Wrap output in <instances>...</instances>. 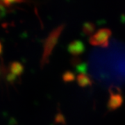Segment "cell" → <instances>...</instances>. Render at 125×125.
Instances as JSON below:
<instances>
[{"mask_svg": "<svg viewBox=\"0 0 125 125\" xmlns=\"http://www.w3.org/2000/svg\"><path fill=\"white\" fill-rule=\"evenodd\" d=\"M62 79L65 82H70L75 79V74L72 72L67 71L62 74Z\"/></svg>", "mask_w": 125, "mask_h": 125, "instance_id": "cell-8", "label": "cell"}, {"mask_svg": "<svg viewBox=\"0 0 125 125\" xmlns=\"http://www.w3.org/2000/svg\"><path fill=\"white\" fill-rule=\"evenodd\" d=\"M1 52H2V45H1V43L0 42V54L1 53Z\"/></svg>", "mask_w": 125, "mask_h": 125, "instance_id": "cell-9", "label": "cell"}, {"mask_svg": "<svg viewBox=\"0 0 125 125\" xmlns=\"http://www.w3.org/2000/svg\"><path fill=\"white\" fill-rule=\"evenodd\" d=\"M110 97L108 102L107 106L109 111L115 110L123 103V97L120 93V90L116 86L112 85L109 88Z\"/></svg>", "mask_w": 125, "mask_h": 125, "instance_id": "cell-3", "label": "cell"}, {"mask_svg": "<svg viewBox=\"0 0 125 125\" xmlns=\"http://www.w3.org/2000/svg\"><path fill=\"white\" fill-rule=\"evenodd\" d=\"M64 27L65 24H62L55 28L54 30L50 32L49 36H47V39L45 40L43 47V52L40 61V66L42 67H44L49 62V57L58 42V38L61 36L62 30L64 29Z\"/></svg>", "mask_w": 125, "mask_h": 125, "instance_id": "cell-1", "label": "cell"}, {"mask_svg": "<svg viewBox=\"0 0 125 125\" xmlns=\"http://www.w3.org/2000/svg\"><path fill=\"white\" fill-rule=\"evenodd\" d=\"M111 30L108 28H102L96 31L89 38L90 45L106 47L108 45L109 38L111 36Z\"/></svg>", "mask_w": 125, "mask_h": 125, "instance_id": "cell-2", "label": "cell"}, {"mask_svg": "<svg viewBox=\"0 0 125 125\" xmlns=\"http://www.w3.org/2000/svg\"><path fill=\"white\" fill-rule=\"evenodd\" d=\"M83 32L85 35H93V32L95 30V25L93 22H85L83 25Z\"/></svg>", "mask_w": 125, "mask_h": 125, "instance_id": "cell-7", "label": "cell"}, {"mask_svg": "<svg viewBox=\"0 0 125 125\" xmlns=\"http://www.w3.org/2000/svg\"><path fill=\"white\" fill-rule=\"evenodd\" d=\"M24 71V67L20 62L15 61L10 63V74L13 75L14 76H20L22 74Z\"/></svg>", "mask_w": 125, "mask_h": 125, "instance_id": "cell-5", "label": "cell"}, {"mask_svg": "<svg viewBox=\"0 0 125 125\" xmlns=\"http://www.w3.org/2000/svg\"><path fill=\"white\" fill-rule=\"evenodd\" d=\"M85 49L84 43L79 40H73L67 47L68 52L73 56H79L81 54Z\"/></svg>", "mask_w": 125, "mask_h": 125, "instance_id": "cell-4", "label": "cell"}, {"mask_svg": "<svg viewBox=\"0 0 125 125\" xmlns=\"http://www.w3.org/2000/svg\"><path fill=\"white\" fill-rule=\"evenodd\" d=\"M76 80L79 85L81 87H85L88 85H92L93 81L88 74H79L76 76Z\"/></svg>", "mask_w": 125, "mask_h": 125, "instance_id": "cell-6", "label": "cell"}]
</instances>
